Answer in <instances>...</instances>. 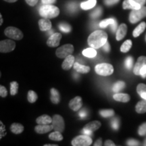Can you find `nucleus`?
I'll return each mask as SVG.
<instances>
[{"instance_id":"obj_52","label":"nucleus","mask_w":146,"mask_h":146,"mask_svg":"<svg viewBox=\"0 0 146 146\" xmlns=\"http://www.w3.org/2000/svg\"><path fill=\"white\" fill-rule=\"evenodd\" d=\"M133 1H135L139 5H141V6H143L146 3V0H133Z\"/></svg>"},{"instance_id":"obj_4","label":"nucleus","mask_w":146,"mask_h":146,"mask_svg":"<svg viewBox=\"0 0 146 146\" xmlns=\"http://www.w3.org/2000/svg\"><path fill=\"white\" fill-rule=\"evenodd\" d=\"M96 73L102 76L111 75L114 72V68L112 65L107 63H102L98 64L95 68Z\"/></svg>"},{"instance_id":"obj_18","label":"nucleus","mask_w":146,"mask_h":146,"mask_svg":"<svg viewBox=\"0 0 146 146\" xmlns=\"http://www.w3.org/2000/svg\"><path fill=\"white\" fill-rule=\"evenodd\" d=\"M100 127H101V123H100V122L98 121V120H96V121H92L91 122V123L87 124V125L84 127L83 129L90 131L91 132H94V131L99 129Z\"/></svg>"},{"instance_id":"obj_25","label":"nucleus","mask_w":146,"mask_h":146,"mask_svg":"<svg viewBox=\"0 0 146 146\" xmlns=\"http://www.w3.org/2000/svg\"><path fill=\"white\" fill-rule=\"evenodd\" d=\"M10 130L14 134H20L24 131V127L20 123H13L10 127Z\"/></svg>"},{"instance_id":"obj_37","label":"nucleus","mask_w":146,"mask_h":146,"mask_svg":"<svg viewBox=\"0 0 146 146\" xmlns=\"http://www.w3.org/2000/svg\"><path fill=\"white\" fill-rule=\"evenodd\" d=\"M133 58L131 56H129L127 58V59L125 60V66L127 67V69L130 70L133 67Z\"/></svg>"},{"instance_id":"obj_58","label":"nucleus","mask_w":146,"mask_h":146,"mask_svg":"<svg viewBox=\"0 0 146 146\" xmlns=\"http://www.w3.org/2000/svg\"><path fill=\"white\" fill-rule=\"evenodd\" d=\"M57 145H51V144H50V145H49V144H46V145H45V146H56Z\"/></svg>"},{"instance_id":"obj_56","label":"nucleus","mask_w":146,"mask_h":146,"mask_svg":"<svg viewBox=\"0 0 146 146\" xmlns=\"http://www.w3.org/2000/svg\"><path fill=\"white\" fill-rule=\"evenodd\" d=\"M4 1H7V2H10V3H13L15 2V1H17V0H4Z\"/></svg>"},{"instance_id":"obj_17","label":"nucleus","mask_w":146,"mask_h":146,"mask_svg":"<svg viewBox=\"0 0 146 146\" xmlns=\"http://www.w3.org/2000/svg\"><path fill=\"white\" fill-rule=\"evenodd\" d=\"M39 26L40 30L42 31H46L52 28V23L47 18H43L39 21Z\"/></svg>"},{"instance_id":"obj_21","label":"nucleus","mask_w":146,"mask_h":146,"mask_svg":"<svg viewBox=\"0 0 146 146\" xmlns=\"http://www.w3.org/2000/svg\"><path fill=\"white\" fill-rule=\"evenodd\" d=\"M51 101L52 103L55 104H57L60 101V94L58 92L57 89L52 88L51 89Z\"/></svg>"},{"instance_id":"obj_36","label":"nucleus","mask_w":146,"mask_h":146,"mask_svg":"<svg viewBox=\"0 0 146 146\" xmlns=\"http://www.w3.org/2000/svg\"><path fill=\"white\" fill-rule=\"evenodd\" d=\"M59 29L64 33H69L71 31V27L68 24L61 23L59 25Z\"/></svg>"},{"instance_id":"obj_23","label":"nucleus","mask_w":146,"mask_h":146,"mask_svg":"<svg viewBox=\"0 0 146 146\" xmlns=\"http://www.w3.org/2000/svg\"><path fill=\"white\" fill-rule=\"evenodd\" d=\"M113 98L116 101L121 102H128L131 99L129 95L126 94H116L114 95Z\"/></svg>"},{"instance_id":"obj_54","label":"nucleus","mask_w":146,"mask_h":146,"mask_svg":"<svg viewBox=\"0 0 146 146\" xmlns=\"http://www.w3.org/2000/svg\"><path fill=\"white\" fill-rule=\"evenodd\" d=\"M83 132L84 135H88V136L91 135H92V133H93V132H91V131L87 130V129H83Z\"/></svg>"},{"instance_id":"obj_30","label":"nucleus","mask_w":146,"mask_h":146,"mask_svg":"<svg viewBox=\"0 0 146 146\" xmlns=\"http://www.w3.org/2000/svg\"><path fill=\"white\" fill-rule=\"evenodd\" d=\"M132 46V41L131 40H127L123 43V44L120 47V51L123 53H126L129 52V50Z\"/></svg>"},{"instance_id":"obj_48","label":"nucleus","mask_w":146,"mask_h":146,"mask_svg":"<svg viewBox=\"0 0 146 146\" xmlns=\"http://www.w3.org/2000/svg\"><path fill=\"white\" fill-rule=\"evenodd\" d=\"M56 0H41L43 4H52L56 2Z\"/></svg>"},{"instance_id":"obj_3","label":"nucleus","mask_w":146,"mask_h":146,"mask_svg":"<svg viewBox=\"0 0 146 146\" xmlns=\"http://www.w3.org/2000/svg\"><path fill=\"white\" fill-rule=\"evenodd\" d=\"M145 17H146V7L143 5L137 10H132L129 15V21L135 24Z\"/></svg>"},{"instance_id":"obj_26","label":"nucleus","mask_w":146,"mask_h":146,"mask_svg":"<svg viewBox=\"0 0 146 146\" xmlns=\"http://www.w3.org/2000/svg\"><path fill=\"white\" fill-rule=\"evenodd\" d=\"M137 92L143 100H146V85L143 83L139 84L137 87Z\"/></svg>"},{"instance_id":"obj_29","label":"nucleus","mask_w":146,"mask_h":146,"mask_svg":"<svg viewBox=\"0 0 146 146\" xmlns=\"http://www.w3.org/2000/svg\"><path fill=\"white\" fill-rule=\"evenodd\" d=\"M83 56L87 58H94L96 56L97 52L95 50V48H87L83 51Z\"/></svg>"},{"instance_id":"obj_43","label":"nucleus","mask_w":146,"mask_h":146,"mask_svg":"<svg viewBox=\"0 0 146 146\" xmlns=\"http://www.w3.org/2000/svg\"><path fill=\"white\" fill-rule=\"evenodd\" d=\"M7 95H8V91H7L6 88L1 85V87H0V96L2 98H5L7 96Z\"/></svg>"},{"instance_id":"obj_27","label":"nucleus","mask_w":146,"mask_h":146,"mask_svg":"<svg viewBox=\"0 0 146 146\" xmlns=\"http://www.w3.org/2000/svg\"><path fill=\"white\" fill-rule=\"evenodd\" d=\"M96 5V0H88L85 2L81 3V7L83 10H89L94 8L95 5Z\"/></svg>"},{"instance_id":"obj_2","label":"nucleus","mask_w":146,"mask_h":146,"mask_svg":"<svg viewBox=\"0 0 146 146\" xmlns=\"http://www.w3.org/2000/svg\"><path fill=\"white\" fill-rule=\"evenodd\" d=\"M60 14V10L52 4H44L39 9V14L45 18H54Z\"/></svg>"},{"instance_id":"obj_16","label":"nucleus","mask_w":146,"mask_h":146,"mask_svg":"<svg viewBox=\"0 0 146 146\" xmlns=\"http://www.w3.org/2000/svg\"><path fill=\"white\" fill-rule=\"evenodd\" d=\"M127 32V27L125 24H122L118 27L117 32H116V39L117 41H120L125 37Z\"/></svg>"},{"instance_id":"obj_53","label":"nucleus","mask_w":146,"mask_h":146,"mask_svg":"<svg viewBox=\"0 0 146 146\" xmlns=\"http://www.w3.org/2000/svg\"><path fill=\"white\" fill-rule=\"evenodd\" d=\"M105 145L106 146H114L115 143L111 140H107L105 142Z\"/></svg>"},{"instance_id":"obj_19","label":"nucleus","mask_w":146,"mask_h":146,"mask_svg":"<svg viewBox=\"0 0 146 146\" xmlns=\"http://www.w3.org/2000/svg\"><path fill=\"white\" fill-rule=\"evenodd\" d=\"M38 125H47L52 123V118L48 115H42L36 119Z\"/></svg>"},{"instance_id":"obj_22","label":"nucleus","mask_w":146,"mask_h":146,"mask_svg":"<svg viewBox=\"0 0 146 146\" xmlns=\"http://www.w3.org/2000/svg\"><path fill=\"white\" fill-rule=\"evenodd\" d=\"M146 28V23L145 22H143L141 24L138 25L137 27H136L135 29L133 31V35L134 37H137L141 35L142 33H143Z\"/></svg>"},{"instance_id":"obj_5","label":"nucleus","mask_w":146,"mask_h":146,"mask_svg":"<svg viewBox=\"0 0 146 146\" xmlns=\"http://www.w3.org/2000/svg\"><path fill=\"white\" fill-rule=\"evenodd\" d=\"M4 33L8 37L14 40H21L23 38V33L16 27H9L5 29Z\"/></svg>"},{"instance_id":"obj_51","label":"nucleus","mask_w":146,"mask_h":146,"mask_svg":"<svg viewBox=\"0 0 146 146\" xmlns=\"http://www.w3.org/2000/svg\"><path fill=\"white\" fill-rule=\"evenodd\" d=\"M103 47V50H104V51H106V52H108L110 50V45H109V43H108V42H106V43H105L104 45V46L102 47Z\"/></svg>"},{"instance_id":"obj_11","label":"nucleus","mask_w":146,"mask_h":146,"mask_svg":"<svg viewBox=\"0 0 146 146\" xmlns=\"http://www.w3.org/2000/svg\"><path fill=\"white\" fill-rule=\"evenodd\" d=\"M83 106L82 98L79 96H76L69 102V107L73 111H78Z\"/></svg>"},{"instance_id":"obj_20","label":"nucleus","mask_w":146,"mask_h":146,"mask_svg":"<svg viewBox=\"0 0 146 146\" xmlns=\"http://www.w3.org/2000/svg\"><path fill=\"white\" fill-rule=\"evenodd\" d=\"M73 68L78 72L84 73V74L89 72L90 71V68L89 66L82 65L78 62H74V65H73Z\"/></svg>"},{"instance_id":"obj_1","label":"nucleus","mask_w":146,"mask_h":146,"mask_svg":"<svg viewBox=\"0 0 146 146\" xmlns=\"http://www.w3.org/2000/svg\"><path fill=\"white\" fill-rule=\"evenodd\" d=\"M107 39L106 33L103 31H96L88 37V44L93 48L98 49L104 46L107 42Z\"/></svg>"},{"instance_id":"obj_34","label":"nucleus","mask_w":146,"mask_h":146,"mask_svg":"<svg viewBox=\"0 0 146 146\" xmlns=\"http://www.w3.org/2000/svg\"><path fill=\"white\" fill-rule=\"evenodd\" d=\"M18 91V84L17 82L13 81L10 83V94L15 96Z\"/></svg>"},{"instance_id":"obj_10","label":"nucleus","mask_w":146,"mask_h":146,"mask_svg":"<svg viewBox=\"0 0 146 146\" xmlns=\"http://www.w3.org/2000/svg\"><path fill=\"white\" fill-rule=\"evenodd\" d=\"M62 39V35L60 33H54L52 34L50 36L48 40L47 41V44L49 47H55L59 45L60 40Z\"/></svg>"},{"instance_id":"obj_55","label":"nucleus","mask_w":146,"mask_h":146,"mask_svg":"<svg viewBox=\"0 0 146 146\" xmlns=\"http://www.w3.org/2000/svg\"><path fill=\"white\" fill-rule=\"evenodd\" d=\"M102 139L100 138V139H98V140H97V141L95 142V143H94V145L95 146H99V145H102Z\"/></svg>"},{"instance_id":"obj_14","label":"nucleus","mask_w":146,"mask_h":146,"mask_svg":"<svg viewBox=\"0 0 146 146\" xmlns=\"http://www.w3.org/2000/svg\"><path fill=\"white\" fill-rule=\"evenodd\" d=\"M52 129H54L53 125H50L49 124H47V125H39L36 126L35 128V130L39 134H44V133H48Z\"/></svg>"},{"instance_id":"obj_41","label":"nucleus","mask_w":146,"mask_h":146,"mask_svg":"<svg viewBox=\"0 0 146 146\" xmlns=\"http://www.w3.org/2000/svg\"><path fill=\"white\" fill-rule=\"evenodd\" d=\"M111 126L114 130H118V128H119V120L117 118H113L111 121Z\"/></svg>"},{"instance_id":"obj_44","label":"nucleus","mask_w":146,"mask_h":146,"mask_svg":"<svg viewBox=\"0 0 146 146\" xmlns=\"http://www.w3.org/2000/svg\"><path fill=\"white\" fill-rule=\"evenodd\" d=\"M127 144L128 145H139V141H137L135 139H130L127 141Z\"/></svg>"},{"instance_id":"obj_33","label":"nucleus","mask_w":146,"mask_h":146,"mask_svg":"<svg viewBox=\"0 0 146 146\" xmlns=\"http://www.w3.org/2000/svg\"><path fill=\"white\" fill-rule=\"evenodd\" d=\"M38 96L35 91L31 90L28 92V101L30 103H34L37 100Z\"/></svg>"},{"instance_id":"obj_59","label":"nucleus","mask_w":146,"mask_h":146,"mask_svg":"<svg viewBox=\"0 0 146 146\" xmlns=\"http://www.w3.org/2000/svg\"><path fill=\"white\" fill-rule=\"evenodd\" d=\"M143 145L146 146V138H145V139L144 140V141H143Z\"/></svg>"},{"instance_id":"obj_39","label":"nucleus","mask_w":146,"mask_h":146,"mask_svg":"<svg viewBox=\"0 0 146 146\" xmlns=\"http://www.w3.org/2000/svg\"><path fill=\"white\" fill-rule=\"evenodd\" d=\"M138 133L139 135L144 136L146 135V123H144L139 127Z\"/></svg>"},{"instance_id":"obj_47","label":"nucleus","mask_w":146,"mask_h":146,"mask_svg":"<svg viewBox=\"0 0 146 146\" xmlns=\"http://www.w3.org/2000/svg\"><path fill=\"white\" fill-rule=\"evenodd\" d=\"M27 3L31 6H35L38 2V0H26Z\"/></svg>"},{"instance_id":"obj_57","label":"nucleus","mask_w":146,"mask_h":146,"mask_svg":"<svg viewBox=\"0 0 146 146\" xmlns=\"http://www.w3.org/2000/svg\"><path fill=\"white\" fill-rule=\"evenodd\" d=\"M0 20H1V23H0V25H1L3 23V18H2V16L1 15H0Z\"/></svg>"},{"instance_id":"obj_9","label":"nucleus","mask_w":146,"mask_h":146,"mask_svg":"<svg viewBox=\"0 0 146 146\" xmlns=\"http://www.w3.org/2000/svg\"><path fill=\"white\" fill-rule=\"evenodd\" d=\"M16 47V43L14 41L5 39L0 42V52L1 53H8L12 52Z\"/></svg>"},{"instance_id":"obj_13","label":"nucleus","mask_w":146,"mask_h":146,"mask_svg":"<svg viewBox=\"0 0 146 146\" xmlns=\"http://www.w3.org/2000/svg\"><path fill=\"white\" fill-rule=\"evenodd\" d=\"M123 7L125 10H127V9L137 10V9L141 8V5L133 1V0H125L123 2Z\"/></svg>"},{"instance_id":"obj_46","label":"nucleus","mask_w":146,"mask_h":146,"mask_svg":"<svg viewBox=\"0 0 146 146\" xmlns=\"http://www.w3.org/2000/svg\"><path fill=\"white\" fill-rule=\"evenodd\" d=\"M140 75L143 78H146V64L144 65L140 70Z\"/></svg>"},{"instance_id":"obj_15","label":"nucleus","mask_w":146,"mask_h":146,"mask_svg":"<svg viewBox=\"0 0 146 146\" xmlns=\"http://www.w3.org/2000/svg\"><path fill=\"white\" fill-rule=\"evenodd\" d=\"M74 56H72V55H70V56H67V57L65 58V60H64L62 64V67L64 70H70V69L72 68V66L74 65Z\"/></svg>"},{"instance_id":"obj_35","label":"nucleus","mask_w":146,"mask_h":146,"mask_svg":"<svg viewBox=\"0 0 146 146\" xmlns=\"http://www.w3.org/2000/svg\"><path fill=\"white\" fill-rule=\"evenodd\" d=\"M114 21L115 19H114V18H108V19L104 20V21H102L101 23H100V27H101V28H106V27H107L108 25H112V24L114 23Z\"/></svg>"},{"instance_id":"obj_28","label":"nucleus","mask_w":146,"mask_h":146,"mask_svg":"<svg viewBox=\"0 0 146 146\" xmlns=\"http://www.w3.org/2000/svg\"><path fill=\"white\" fill-rule=\"evenodd\" d=\"M49 138L51 140L55 141H62L63 139V136L62 135V134L58 131H54L51 133V134L49 135Z\"/></svg>"},{"instance_id":"obj_8","label":"nucleus","mask_w":146,"mask_h":146,"mask_svg":"<svg viewBox=\"0 0 146 146\" xmlns=\"http://www.w3.org/2000/svg\"><path fill=\"white\" fill-rule=\"evenodd\" d=\"M52 125L55 131L62 133L65 128V124L63 118L60 115H54L52 118Z\"/></svg>"},{"instance_id":"obj_12","label":"nucleus","mask_w":146,"mask_h":146,"mask_svg":"<svg viewBox=\"0 0 146 146\" xmlns=\"http://www.w3.org/2000/svg\"><path fill=\"white\" fill-rule=\"evenodd\" d=\"M145 64H146V57L145 56H140L137 59V61L133 68V72L135 74L140 75V70Z\"/></svg>"},{"instance_id":"obj_6","label":"nucleus","mask_w":146,"mask_h":146,"mask_svg":"<svg viewBox=\"0 0 146 146\" xmlns=\"http://www.w3.org/2000/svg\"><path fill=\"white\" fill-rule=\"evenodd\" d=\"M74 52V47L71 44H66L59 47L56 50V54L60 58H66L67 56L72 55Z\"/></svg>"},{"instance_id":"obj_42","label":"nucleus","mask_w":146,"mask_h":146,"mask_svg":"<svg viewBox=\"0 0 146 146\" xmlns=\"http://www.w3.org/2000/svg\"><path fill=\"white\" fill-rule=\"evenodd\" d=\"M0 125H1V127H0V139H1L6 135L7 133L6 131H5V126L1 121L0 122Z\"/></svg>"},{"instance_id":"obj_45","label":"nucleus","mask_w":146,"mask_h":146,"mask_svg":"<svg viewBox=\"0 0 146 146\" xmlns=\"http://www.w3.org/2000/svg\"><path fill=\"white\" fill-rule=\"evenodd\" d=\"M120 0H104V2L107 5H112L117 3Z\"/></svg>"},{"instance_id":"obj_40","label":"nucleus","mask_w":146,"mask_h":146,"mask_svg":"<svg viewBox=\"0 0 146 146\" xmlns=\"http://www.w3.org/2000/svg\"><path fill=\"white\" fill-rule=\"evenodd\" d=\"M102 10L101 8H98L97 9H96L94 12H92L91 14V18H98L99 16H100V15L102 14Z\"/></svg>"},{"instance_id":"obj_24","label":"nucleus","mask_w":146,"mask_h":146,"mask_svg":"<svg viewBox=\"0 0 146 146\" xmlns=\"http://www.w3.org/2000/svg\"><path fill=\"white\" fill-rule=\"evenodd\" d=\"M135 110L136 112L139 114L146 112V100H144L139 102L135 106Z\"/></svg>"},{"instance_id":"obj_7","label":"nucleus","mask_w":146,"mask_h":146,"mask_svg":"<svg viewBox=\"0 0 146 146\" xmlns=\"http://www.w3.org/2000/svg\"><path fill=\"white\" fill-rule=\"evenodd\" d=\"M91 143L92 139L86 135L76 137L72 141V145L74 146H89Z\"/></svg>"},{"instance_id":"obj_38","label":"nucleus","mask_w":146,"mask_h":146,"mask_svg":"<svg viewBox=\"0 0 146 146\" xmlns=\"http://www.w3.org/2000/svg\"><path fill=\"white\" fill-rule=\"evenodd\" d=\"M78 8L77 3L75 2H70L69 3L68 5H67V9L70 11V12H74L76 11Z\"/></svg>"},{"instance_id":"obj_31","label":"nucleus","mask_w":146,"mask_h":146,"mask_svg":"<svg viewBox=\"0 0 146 146\" xmlns=\"http://www.w3.org/2000/svg\"><path fill=\"white\" fill-rule=\"evenodd\" d=\"M100 114L102 117H104V118L111 117V116H114V111L112 109L102 110L100 111Z\"/></svg>"},{"instance_id":"obj_32","label":"nucleus","mask_w":146,"mask_h":146,"mask_svg":"<svg viewBox=\"0 0 146 146\" xmlns=\"http://www.w3.org/2000/svg\"><path fill=\"white\" fill-rule=\"evenodd\" d=\"M125 82L118 81L114 85V86H113V88H112V90L114 92L118 93V92H119L120 91H121L122 89L125 87Z\"/></svg>"},{"instance_id":"obj_50","label":"nucleus","mask_w":146,"mask_h":146,"mask_svg":"<svg viewBox=\"0 0 146 146\" xmlns=\"http://www.w3.org/2000/svg\"><path fill=\"white\" fill-rule=\"evenodd\" d=\"M87 111L84 109L79 112V116L81 118H85L87 116Z\"/></svg>"},{"instance_id":"obj_49","label":"nucleus","mask_w":146,"mask_h":146,"mask_svg":"<svg viewBox=\"0 0 146 146\" xmlns=\"http://www.w3.org/2000/svg\"><path fill=\"white\" fill-rule=\"evenodd\" d=\"M111 29H112V32H115L116 31V29H117V22H116V20H115L114 23L112 24V25H111Z\"/></svg>"}]
</instances>
